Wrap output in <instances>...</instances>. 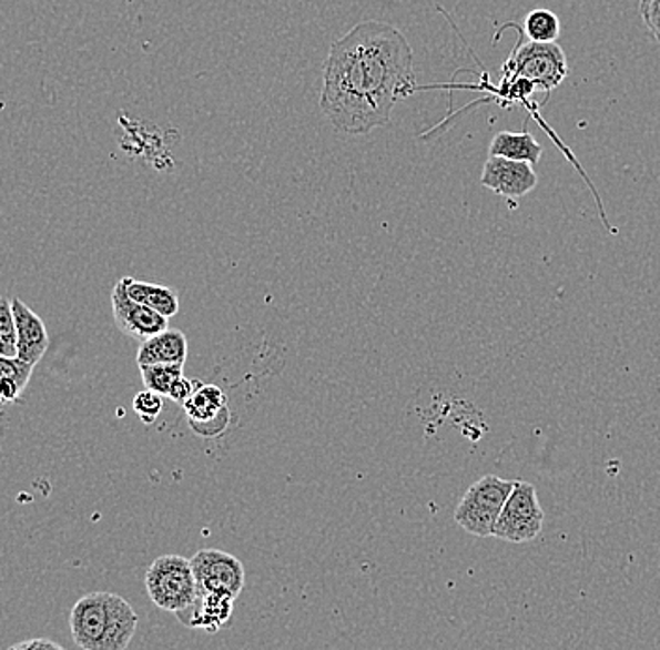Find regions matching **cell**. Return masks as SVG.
I'll return each instance as SVG.
<instances>
[{
  "mask_svg": "<svg viewBox=\"0 0 660 650\" xmlns=\"http://www.w3.org/2000/svg\"><path fill=\"white\" fill-rule=\"evenodd\" d=\"M195 388H197V383L186 379V377H181V379L176 380L175 385H173V388H171L170 399H173L175 404L184 405L192 398V396H194Z\"/></svg>",
  "mask_w": 660,
  "mask_h": 650,
  "instance_id": "cell-22",
  "label": "cell"
},
{
  "mask_svg": "<svg viewBox=\"0 0 660 650\" xmlns=\"http://www.w3.org/2000/svg\"><path fill=\"white\" fill-rule=\"evenodd\" d=\"M70 630L83 650H124L138 630V613L121 595L97 590L75 602Z\"/></svg>",
  "mask_w": 660,
  "mask_h": 650,
  "instance_id": "cell-2",
  "label": "cell"
},
{
  "mask_svg": "<svg viewBox=\"0 0 660 650\" xmlns=\"http://www.w3.org/2000/svg\"><path fill=\"white\" fill-rule=\"evenodd\" d=\"M111 306H113V317H115L116 326L128 336L138 339V342H145L158 332L170 328L167 326L170 325V317H164V315L154 312L152 307L134 301L132 296L128 295L122 280H119L115 287H113Z\"/></svg>",
  "mask_w": 660,
  "mask_h": 650,
  "instance_id": "cell-9",
  "label": "cell"
},
{
  "mask_svg": "<svg viewBox=\"0 0 660 650\" xmlns=\"http://www.w3.org/2000/svg\"><path fill=\"white\" fill-rule=\"evenodd\" d=\"M524 34L534 42H558L561 23L556 13L546 8H537L534 12L527 13L524 19Z\"/></svg>",
  "mask_w": 660,
  "mask_h": 650,
  "instance_id": "cell-17",
  "label": "cell"
},
{
  "mask_svg": "<svg viewBox=\"0 0 660 650\" xmlns=\"http://www.w3.org/2000/svg\"><path fill=\"white\" fill-rule=\"evenodd\" d=\"M501 73L504 79H527L537 87V92L550 94L563 84L569 64L558 42H534L521 34Z\"/></svg>",
  "mask_w": 660,
  "mask_h": 650,
  "instance_id": "cell-3",
  "label": "cell"
},
{
  "mask_svg": "<svg viewBox=\"0 0 660 650\" xmlns=\"http://www.w3.org/2000/svg\"><path fill=\"white\" fill-rule=\"evenodd\" d=\"M545 510L534 484L516 480L515 489L497 519L494 536L510 544L534 542L542 532Z\"/></svg>",
  "mask_w": 660,
  "mask_h": 650,
  "instance_id": "cell-6",
  "label": "cell"
},
{
  "mask_svg": "<svg viewBox=\"0 0 660 650\" xmlns=\"http://www.w3.org/2000/svg\"><path fill=\"white\" fill-rule=\"evenodd\" d=\"M197 590L236 598L244 589V567L241 560L220 549H201L192 557Z\"/></svg>",
  "mask_w": 660,
  "mask_h": 650,
  "instance_id": "cell-7",
  "label": "cell"
},
{
  "mask_svg": "<svg viewBox=\"0 0 660 650\" xmlns=\"http://www.w3.org/2000/svg\"><path fill=\"white\" fill-rule=\"evenodd\" d=\"M516 480H504L496 475H488L469 486L456 506L455 521L473 536L488 538L494 536L497 519L501 516L505 502L515 489Z\"/></svg>",
  "mask_w": 660,
  "mask_h": 650,
  "instance_id": "cell-4",
  "label": "cell"
},
{
  "mask_svg": "<svg viewBox=\"0 0 660 650\" xmlns=\"http://www.w3.org/2000/svg\"><path fill=\"white\" fill-rule=\"evenodd\" d=\"M182 407L186 410L194 429H200L201 426H211L213 422H216V418L227 415V399H225L222 388L216 385L197 383L194 396Z\"/></svg>",
  "mask_w": 660,
  "mask_h": 650,
  "instance_id": "cell-13",
  "label": "cell"
},
{
  "mask_svg": "<svg viewBox=\"0 0 660 650\" xmlns=\"http://www.w3.org/2000/svg\"><path fill=\"white\" fill-rule=\"evenodd\" d=\"M0 372H2V402L10 404L19 399L29 385L34 364L19 356H0Z\"/></svg>",
  "mask_w": 660,
  "mask_h": 650,
  "instance_id": "cell-16",
  "label": "cell"
},
{
  "mask_svg": "<svg viewBox=\"0 0 660 650\" xmlns=\"http://www.w3.org/2000/svg\"><path fill=\"white\" fill-rule=\"evenodd\" d=\"M37 649H53V650H62L61 644L55 643V641H51V639H43V638H34V639H27V641H21V643H16L10 647V650H37Z\"/></svg>",
  "mask_w": 660,
  "mask_h": 650,
  "instance_id": "cell-23",
  "label": "cell"
},
{
  "mask_svg": "<svg viewBox=\"0 0 660 650\" xmlns=\"http://www.w3.org/2000/svg\"><path fill=\"white\" fill-rule=\"evenodd\" d=\"M233 602H235V598L197 590L194 603L175 615L184 627L201 628L206 632H219L233 613Z\"/></svg>",
  "mask_w": 660,
  "mask_h": 650,
  "instance_id": "cell-10",
  "label": "cell"
},
{
  "mask_svg": "<svg viewBox=\"0 0 660 650\" xmlns=\"http://www.w3.org/2000/svg\"><path fill=\"white\" fill-rule=\"evenodd\" d=\"M480 184L490 192L501 195L507 201H518L534 192L539 184V176L534 165L516 162L510 158L490 156L486 160L480 175Z\"/></svg>",
  "mask_w": 660,
  "mask_h": 650,
  "instance_id": "cell-8",
  "label": "cell"
},
{
  "mask_svg": "<svg viewBox=\"0 0 660 650\" xmlns=\"http://www.w3.org/2000/svg\"><path fill=\"white\" fill-rule=\"evenodd\" d=\"M122 284L126 287L128 295L132 296L134 301L152 307L158 314L164 317H173L179 314L181 309V302L175 291L164 285L149 284V282H140L135 277H121Z\"/></svg>",
  "mask_w": 660,
  "mask_h": 650,
  "instance_id": "cell-15",
  "label": "cell"
},
{
  "mask_svg": "<svg viewBox=\"0 0 660 650\" xmlns=\"http://www.w3.org/2000/svg\"><path fill=\"white\" fill-rule=\"evenodd\" d=\"M140 372L145 388L162 394L164 398H170L173 385L184 377V364H146V366H140Z\"/></svg>",
  "mask_w": 660,
  "mask_h": 650,
  "instance_id": "cell-18",
  "label": "cell"
},
{
  "mask_svg": "<svg viewBox=\"0 0 660 650\" xmlns=\"http://www.w3.org/2000/svg\"><path fill=\"white\" fill-rule=\"evenodd\" d=\"M0 356H18V326L7 296L0 301Z\"/></svg>",
  "mask_w": 660,
  "mask_h": 650,
  "instance_id": "cell-19",
  "label": "cell"
},
{
  "mask_svg": "<svg viewBox=\"0 0 660 650\" xmlns=\"http://www.w3.org/2000/svg\"><path fill=\"white\" fill-rule=\"evenodd\" d=\"M418 91L413 49L385 21H363L328 49L319 108L339 133L387 126L398 103Z\"/></svg>",
  "mask_w": 660,
  "mask_h": 650,
  "instance_id": "cell-1",
  "label": "cell"
},
{
  "mask_svg": "<svg viewBox=\"0 0 660 650\" xmlns=\"http://www.w3.org/2000/svg\"><path fill=\"white\" fill-rule=\"evenodd\" d=\"M488 154L537 165L540 162V156H542V146L534 138V133L527 132V130L520 133L499 132L491 139Z\"/></svg>",
  "mask_w": 660,
  "mask_h": 650,
  "instance_id": "cell-14",
  "label": "cell"
},
{
  "mask_svg": "<svg viewBox=\"0 0 660 650\" xmlns=\"http://www.w3.org/2000/svg\"><path fill=\"white\" fill-rule=\"evenodd\" d=\"M189 356V342L181 331L158 332L154 336L141 342L138 351V366L146 364H184Z\"/></svg>",
  "mask_w": 660,
  "mask_h": 650,
  "instance_id": "cell-12",
  "label": "cell"
},
{
  "mask_svg": "<svg viewBox=\"0 0 660 650\" xmlns=\"http://www.w3.org/2000/svg\"><path fill=\"white\" fill-rule=\"evenodd\" d=\"M162 409H164V396L158 392L145 388L134 398V410L145 424H154Z\"/></svg>",
  "mask_w": 660,
  "mask_h": 650,
  "instance_id": "cell-20",
  "label": "cell"
},
{
  "mask_svg": "<svg viewBox=\"0 0 660 650\" xmlns=\"http://www.w3.org/2000/svg\"><path fill=\"white\" fill-rule=\"evenodd\" d=\"M146 592L156 608L179 613L197 598L192 560L181 555H162L152 562L145 576Z\"/></svg>",
  "mask_w": 660,
  "mask_h": 650,
  "instance_id": "cell-5",
  "label": "cell"
},
{
  "mask_svg": "<svg viewBox=\"0 0 660 650\" xmlns=\"http://www.w3.org/2000/svg\"><path fill=\"white\" fill-rule=\"evenodd\" d=\"M13 317L18 326V356L37 366L48 351L49 337L42 317H38L21 298H12Z\"/></svg>",
  "mask_w": 660,
  "mask_h": 650,
  "instance_id": "cell-11",
  "label": "cell"
},
{
  "mask_svg": "<svg viewBox=\"0 0 660 650\" xmlns=\"http://www.w3.org/2000/svg\"><path fill=\"white\" fill-rule=\"evenodd\" d=\"M638 13L654 42L660 43V0H640Z\"/></svg>",
  "mask_w": 660,
  "mask_h": 650,
  "instance_id": "cell-21",
  "label": "cell"
}]
</instances>
